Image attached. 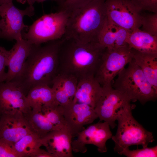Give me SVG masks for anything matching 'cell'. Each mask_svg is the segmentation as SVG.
<instances>
[{
  "label": "cell",
  "instance_id": "1",
  "mask_svg": "<svg viewBox=\"0 0 157 157\" xmlns=\"http://www.w3.org/2000/svg\"><path fill=\"white\" fill-rule=\"evenodd\" d=\"M63 38L45 43L32 44L29 55L18 76L13 81L27 95L33 88L51 87L58 72L59 52Z\"/></svg>",
  "mask_w": 157,
  "mask_h": 157
},
{
  "label": "cell",
  "instance_id": "2",
  "mask_svg": "<svg viewBox=\"0 0 157 157\" xmlns=\"http://www.w3.org/2000/svg\"><path fill=\"white\" fill-rule=\"evenodd\" d=\"M63 38L58 73L71 74L78 79L94 76L106 48L98 42L85 43L72 38Z\"/></svg>",
  "mask_w": 157,
  "mask_h": 157
},
{
  "label": "cell",
  "instance_id": "3",
  "mask_svg": "<svg viewBox=\"0 0 157 157\" xmlns=\"http://www.w3.org/2000/svg\"><path fill=\"white\" fill-rule=\"evenodd\" d=\"M105 0H94L70 13L63 37L80 42H98L106 18Z\"/></svg>",
  "mask_w": 157,
  "mask_h": 157
},
{
  "label": "cell",
  "instance_id": "4",
  "mask_svg": "<svg viewBox=\"0 0 157 157\" xmlns=\"http://www.w3.org/2000/svg\"><path fill=\"white\" fill-rule=\"evenodd\" d=\"M135 108V105L128 103L117 114V130L111 138L115 143L114 151L120 155L131 146L147 147L154 141L152 133L145 129L133 116L132 111Z\"/></svg>",
  "mask_w": 157,
  "mask_h": 157
},
{
  "label": "cell",
  "instance_id": "5",
  "mask_svg": "<svg viewBox=\"0 0 157 157\" xmlns=\"http://www.w3.org/2000/svg\"><path fill=\"white\" fill-rule=\"evenodd\" d=\"M113 82L112 87L126 96L130 101H138L142 104L155 101L157 91L149 83L133 59L124 68Z\"/></svg>",
  "mask_w": 157,
  "mask_h": 157
},
{
  "label": "cell",
  "instance_id": "6",
  "mask_svg": "<svg viewBox=\"0 0 157 157\" xmlns=\"http://www.w3.org/2000/svg\"><path fill=\"white\" fill-rule=\"evenodd\" d=\"M69 13L59 10L43 15L28 26L26 32H22V38L37 45L61 39L65 33Z\"/></svg>",
  "mask_w": 157,
  "mask_h": 157
},
{
  "label": "cell",
  "instance_id": "7",
  "mask_svg": "<svg viewBox=\"0 0 157 157\" xmlns=\"http://www.w3.org/2000/svg\"><path fill=\"white\" fill-rule=\"evenodd\" d=\"M133 59L132 50L128 45L106 48L94 78L102 87L112 85L114 78Z\"/></svg>",
  "mask_w": 157,
  "mask_h": 157
},
{
  "label": "cell",
  "instance_id": "8",
  "mask_svg": "<svg viewBox=\"0 0 157 157\" xmlns=\"http://www.w3.org/2000/svg\"><path fill=\"white\" fill-rule=\"evenodd\" d=\"M34 14L33 5H29L24 10L16 8L13 3L0 5L1 38L9 40L22 39V32L24 29L27 30L28 27L24 23V17H31Z\"/></svg>",
  "mask_w": 157,
  "mask_h": 157
},
{
  "label": "cell",
  "instance_id": "9",
  "mask_svg": "<svg viewBox=\"0 0 157 157\" xmlns=\"http://www.w3.org/2000/svg\"><path fill=\"white\" fill-rule=\"evenodd\" d=\"M107 18L131 32L141 26V12L129 0H105Z\"/></svg>",
  "mask_w": 157,
  "mask_h": 157
},
{
  "label": "cell",
  "instance_id": "10",
  "mask_svg": "<svg viewBox=\"0 0 157 157\" xmlns=\"http://www.w3.org/2000/svg\"><path fill=\"white\" fill-rule=\"evenodd\" d=\"M102 87L101 95L94 110L99 121L107 122L113 129L117 125L115 122L118 112L131 101L124 94L113 88L112 85Z\"/></svg>",
  "mask_w": 157,
  "mask_h": 157
},
{
  "label": "cell",
  "instance_id": "11",
  "mask_svg": "<svg viewBox=\"0 0 157 157\" xmlns=\"http://www.w3.org/2000/svg\"><path fill=\"white\" fill-rule=\"evenodd\" d=\"M110 127L107 122L99 121L85 128L78 133L76 140H72V151L85 153L87 150L86 145L90 144L96 146L100 153L106 152V142L113 135Z\"/></svg>",
  "mask_w": 157,
  "mask_h": 157
},
{
  "label": "cell",
  "instance_id": "12",
  "mask_svg": "<svg viewBox=\"0 0 157 157\" xmlns=\"http://www.w3.org/2000/svg\"><path fill=\"white\" fill-rule=\"evenodd\" d=\"M26 95L12 81L0 83V116L18 111L26 116L31 110Z\"/></svg>",
  "mask_w": 157,
  "mask_h": 157
},
{
  "label": "cell",
  "instance_id": "13",
  "mask_svg": "<svg viewBox=\"0 0 157 157\" xmlns=\"http://www.w3.org/2000/svg\"><path fill=\"white\" fill-rule=\"evenodd\" d=\"M63 106L66 126L73 138L98 118L94 108L85 104L72 101Z\"/></svg>",
  "mask_w": 157,
  "mask_h": 157
},
{
  "label": "cell",
  "instance_id": "14",
  "mask_svg": "<svg viewBox=\"0 0 157 157\" xmlns=\"http://www.w3.org/2000/svg\"><path fill=\"white\" fill-rule=\"evenodd\" d=\"M34 132L26 117L21 112L0 116V139L15 143L23 137Z\"/></svg>",
  "mask_w": 157,
  "mask_h": 157
},
{
  "label": "cell",
  "instance_id": "15",
  "mask_svg": "<svg viewBox=\"0 0 157 157\" xmlns=\"http://www.w3.org/2000/svg\"><path fill=\"white\" fill-rule=\"evenodd\" d=\"M72 138L66 126L49 132L41 140L42 146L55 157H72Z\"/></svg>",
  "mask_w": 157,
  "mask_h": 157
},
{
  "label": "cell",
  "instance_id": "16",
  "mask_svg": "<svg viewBox=\"0 0 157 157\" xmlns=\"http://www.w3.org/2000/svg\"><path fill=\"white\" fill-rule=\"evenodd\" d=\"M78 80L76 76L68 74L59 73L56 76L51 87L59 105L64 106L73 101Z\"/></svg>",
  "mask_w": 157,
  "mask_h": 157
},
{
  "label": "cell",
  "instance_id": "17",
  "mask_svg": "<svg viewBox=\"0 0 157 157\" xmlns=\"http://www.w3.org/2000/svg\"><path fill=\"white\" fill-rule=\"evenodd\" d=\"M32 44L23 38L16 40L10 53L5 81H12L19 75L27 58Z\"/></svg>",
  "mask_w": 157,
  "mask_h": 157
},
{
  "label": "cell",
  "instance_id": "18",
  "mask_svg": "<svg viewBox=\"0 0 157 157\" xmlns=\"http://www.w3.org/2000/svg\"><path fill=\"white\" fill-rule=\"evenodd\" d=\"M102 91V87L94 76L80 78L73 101L85 104L94 108Z\"/></svg>",
  "mask_w": 157,
  "mask_h": 157
},
{
  "label": "cell",
  "instance_id": "19",
  "mask_svg": "<svg viewBox=\"0 0 157 157\" xmlns=\"http://www.w3.org/2000/svg\"><path fill=\"white\" fill-rule=\"evenodd\" d=\"M130 33L106 17L99 35L98 42L106 48L124 47L128 45L126 41Z\"/></svg>",
  "mask_w": 157,
  "mask_h": 157
},
{
  "label": "cell",
  "instance_id": "20",
  "mask_svg": "<svg viewBox=\"0 0 157 157\" xmlns=\"http://www.w3.org/2000/svg\"><path fill=\"white\" fill-rule=\"evenodd\" d=\"M131 49L133 59L149 83L157 91V53L141 52Z\"/></svg>",
  "mask_w": 157,
  "mask_h": 157
},
{
  "label": "cell",
  "instance_id": "21",
  "mask_svg": "<svg viewBox=\"0 0 157 157\" xmlns=\"http://www.w3.org/2000/svg\"><path fill=\"white\" fill-rule=\"evenodd\" d=\"M126 42L130 48L137 51L157 53V36L152 35L140 28L130 33Z\"/></svg>",
  "mask_w": 157,
  "mask_h": 157
},
{
  "label": "cell",
  "instance_id": "22",
  "mask_svg": "<svg viewBox=\"0 0 157 157\" xmlns=\"http://www.w3.org/2000/svg\"><path fill=\"white\" fill-rule=\"evenodd\" d=\"M26 97L32 109H39L44 106L59 105L56 100L53 89L50 86H35L29 91Z\"/></svg>",
  "mask_w": 157,
  "mask_h": 157
},
{
  "label": "cell",
  "instance_id": "23",
  "mask_svg": "<svg viewBox=\"0 0 157 157\" xmlns=\"http://www.w3.org/2000/svg\"><path fill=\"white\" fill-rule=\"evenodd\" d=\"M14 144L19 157H32L42 146L41 138L34 132L25 135Z\"/></svg>",
  "mask_w": 157,
  "mask_h": 157
},
{
  "label": "cell",
  "instance_id": "24",
  "mask_svg": "<svg viewBox=\"0 0 157 157\" xmlns=\"http://www.w3.org/2000/svg\"><path fill=\"white\" fill-rule=\"evenodd\" d=\"M33 132L41 138L49 132L57 129L39 110L32 109L26 116Z\"/></svg>",
  "mask_w": 157,
  "mask_h": 157
},
{
  "label": "cell",
  "instance_id": "25",
  "mask_svg": "<svg viewBox=\"0 0 157 157\" xmlns=\"http://www.w3.org/2000/svg\"><path fill=\"white\" fill-rule=\"evenodd\" d=\"M37 110L43 114L57 129L66 126L63 106L59 105L44 106Z\"/></svg>",
  "mask_w": 157,
  "mask_h": 157
},
{
  "label": "cell",
  "instance_id": "26",
  "mask_svg": "<svg viewBox=\"0 0 157 157\" xmlns=\"http://www.w3.org/2000/svg\"><path fill=\"white\" fill-rule=\"evenodd\" d=\"M141 22L142 30L157 36V13L142 14Z\"/></svg>",
  "mask_w": 157,
  "mask_h": 157
},
{
  "label": "cell",
  "instance_id": "27",
  "mask_svg": "<svg viewBox=\"0 0 157 157\" xmlns=\"http://www.w3.org/2000/svg\"><path fill=\"white\" fill-rule=\"evenodd\" d=\"M122 155L127 157H156L157 146L151 147H142L141 149L131 150L129 148L124 150Z\"/></svg>",
  "mask_w": 157,
  "mask_h": 157
},
{
  "label": "cell",
  "instance_id": "28",
  "mask_svg": "<svg viewBox=\"0 0 157 157\" xmlns=\"http://www.w3.org/2000/svg\"><path fill=\"white\" fill-rule=\"evenodd\" d=\"M140 12L157 13V0H129Z\"/></svg>",
  "mask_w": 157,
  "mask_h": 157
},
{
  "label": "cell",
  "instance_id": "29",
  "mask_svg": "<svg viewBox=\"0 0 157 157\" xmlns=\"http://www.w3.org/2000/svg\"><path fill=\"white\" fill-rule=\"evenodd\" d=\"M10 53V50L0 46V83L5 81L6 72L5 70L8 65Z\"/></svg>",
  "mask_w": 157,
  "mask_h": 157
},
{
  "label": "cell",
  "instance_id": "30",
  "mask_svg": "<svg viewBox=\"0 0 157 157\" xmlns=\"http://www.w3.org/2000/svg\"><path fill=\"white\" fill-rule=\"evenodd\" d=\"M94 0H66L59 10H65L70 13L76 9L83 7Z\"/></svg>",
  "mask_w": 157,
  "mask_h": 157
},
{
  "label": "cell",
  "instance_id": "31",
  "mask_svg": "<svg viewBox=\"0 0 157 157\" xmlns=\"http://www.w3.org/2000/svg\"><path fill=\"white\" fill-rule=\"evenodd\" d=\"M14 144L0 139V157H19Z\"/></svg>",
  "mask_w": 157,
  "mask_h": 157
},
{
  "label": "cell",
  "instance_id": "32",
  "mask_svg": "<svg viewBox=\"0 0 157 157\" xmlns=\"http://www.w3.org/2000/svg\"><path fill=\"white\" fill-rule=\"evenodd\" d=\"M32 157H55L53 154L40 148L34 154Z\"/></svg>",
  "mask_w": 157,
  "mask_h": 157
},
{
  "label": "cell",
  "instance_id": "33",
  "mask_svg": "<svg viewBox=\"0 0 157 157\" xmlns=\"http://www.w3.org/2000/svg\"><path fill=\"white\" fill-rule=\"evenodd\" d=\"M14 0H0V5L3 4L13 3ZM16 1L22 4H24L26 2V0H16Z\"/></svg>",
  "mask_w": 157,
  "mask_h": 157
},
{
  "label": "cell",
  "instance_id": "34",
  "mask_svg": "<svg viewBox=\"0 0 157 157\" xmlns=\"http://www.w3.org/2000/svg\"><path fill=\"white\" fill-rule=\"evenodd\" d=\"M47 0L57 1V0H26V2H27L29 5H33L35 2L41 3Z\"/></svg>",
  "mask_w": 157,
  "mask_h": 157
},
{
  "label": "cell",
  "instance_id": "35",
  "mask_svg": "<svg viewBox=\"0 0 157 157\" xmlns=\"http://www.w3.org/2000/svg\"><path fill=\"white\" fill-rule=\"evenodd\" d=\"M66 0H57V2L59 6L63 4Z\"/></svg>",
  "mask_w": 157,
  "mask_h": 157
},
{
  "label": "cell",
  "instance_id": "36",
  "mask_svg": "<svg viewBox=\"0 0 157 157\" xmlns=\"http://www.w3.org/2000/svg\"><path fill=\"white\" fill-rule=\"evenodd\" d=\"M2 38V35H1V25L0 23V38Z\"/></svg>",
  "mask_w": 157,
  "mask_h": 157
}]
</instances>
